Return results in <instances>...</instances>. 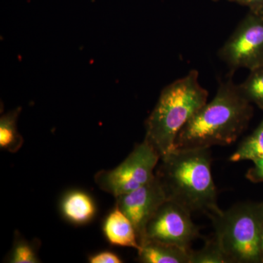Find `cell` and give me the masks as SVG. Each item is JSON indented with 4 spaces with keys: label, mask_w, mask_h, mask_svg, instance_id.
<instances>
[{
    "label": "cell",
    "mask_w": 263,
    "mask_h": 263,
    "mask_svg": "<svg viewBox=\"0 0 263 263\" xmlns=\"http://www.w3.org/2000/svg\"><path fill=\"white\" fill-rule=\"evenodd\" d=\"M219 58L233 73L263 65V19L249 11L219 50Z\"/></svg>",
    "instance_id": "obj_6"
},
{
    "label": "cell",
    "mask_w": 263,
    "mask_h": 263,
    "mask_svg": "<svg viewBox=\"0 0 263 263\" xmlns=\"http://www.w3.org/2000/svg\"><path fill=\"white\" fill-rule=\"evenodd\" d=\"M191 214L179 204L166 200L147 224L142 243L154 240L190 250L194 240L200 237Z\"/></svg>",
    "instance_id": "obj_7"
},
{
    "label": "cell",
    "mask_w": 263,
    "mask_h": 263,
    "mask_svg": "<svg viewBox=\"0 0 263 263\" xmlns=\"http://www.w3.org/2000/svg\"><path fill=\"white\" fill-rule=\"evenodd\" d=\"M238 86L249 103L263 111V65L251 70L247 79Z\"/></svg>",
    "instance_id": "obj_15"
},
{
    "label": "cell",
    "mask_w": 263,
    "mask_h": 263,
    "mask_svg": "<svg viewBox=\"0 0 263 263\" xmlns=\"http://www.w3.org/2000/svg\"><path fill=\"white\" fill-rule=\"evenodd\" d=\"M190 250L161 242L146 240L138 250V261L142 263H190Z\"/></svg>",
    "instance_id": "obj_11"
},
{
    "label": "cell",
    "mask_w": 263,
    "mask_h": 263,
    "mask_svg": "<svg viewBox=\"0 0 263 263\" xmlns=\"http://www.w3.org/2000/svg\"><path fill=\"white\" fill-rule=\"evenodd\" d=\"M89 262L91 263H122V259L118 255L110 251H103L98 252L89 257Z\"/></svg>",
    "instance_id": "obj_17"
},
{
    "label": "cell",
    "mask_w": 263,
    "mask_h": 263,
    "mask_svg": "<svg viewBox=\"0 0 263 263\" xmlns=\"http://www.w3.org/2000/svg\"><path fill=\"white\" fill-rule=\"evenodd\" d=\"M115 198L116 205L134 226L141 245L147 224L167 200L162 184L155 176L154 179L141 187Z\"/></svg>",
    "instance_id": "obj_8"
},
{
    "label": "cell",
    "mask_w": 263,
    "mask_h": 263,
    "mask_svg": "<svg viewBox=\"0 0 263 263\" xmlns=\"http://www.w3.org/2000/svg\"><path fill=\"white\" fill-rule=\"evenodd\" d=\"M160 160L158 152L144 139L115 168L97 173L95 183L115 197L130 193L154 179Z\"/></svg>",
    "instance_id": "obj_5"
},
{
    "label": "cell",
    "mask_w": 263,
    "mask_h": 263,
    "mask_svg": "<svg viewBox=\"0 0 263 263\" xmlns=\"http://www.w3.org/2000/svg\"><path fill=\"white\" fill-rule=\"evenodd\" d=\"M209 92L199 81V72L186 76L162 89L160 98L145 122L144 139L160 157L174 149L179 132L208 102Z\"/></svg>",
    "instance_id": "obj_3"
},
{
    "label": "cell",
    "mask_w": 263,
    "mask_h": 263,
    "mask_svg": "<svg viewBox=\"0 0 263 263\" xmlns=\"http://www.w3.org/2000/svg\"><path fill=\"white\" fill-rule=\"evenodd\" d=\"M249 11H251V10H249ZM252 12H253L255 14L258 15L259 17H261V18L263 19V5L259 7L257 10H253V11Z\"/></svg>",
    "instance_id": "obj_20"
},
{
    "label": "cell",
    "mask_w": 263,
    "mask_h": 263,
    "mask_svg": "<svg viewBox=\"0 0 263 263\" xmlns=\"http://www.w3.org/2000/svg\"><path fill=\"white\" fill-rule=\"evenodd\" d=\"M210 148L174 149L160 157L155 176L167 200L189 212L219 214L217 189L212 174Z\"/></svg>",
    "instance_id": "obj_2"
},
{
    "label": "cell",
    "mask_w": 263,
    "mask_h": 263,
    "mask_svg": "<svg viewBox=\"0 0 263 263\" xmlns=\"http://www.w3.org/2000/svg\"><path fill=\"white\" fill-rule=\"evenodd\" d=\"M252 116V104L230 78L219 84L215 97L179 132L174 149L233 144L248 127Z\"/></svg>",
    "instance_id": "obj_1"
},
{
    "label": "cell",
    "mask_w": 263,
    "mask_h": 263,
    "mask_svg": "<svg viewBox=\"0 0 263 263\" xmlns=\"http://www.w3.org/2000/svg\"><path fill=\"white\" fill-rule=\"evenodd\" d=\"M260 252H261V257H262V262L263 263V224H262V231H261Z\"/></svg>",
    "instance_id": "obj_21"
},
{
    "label": "cell",
    "mask_w": 263,
    "mask_h": 263,
    "mask_svg": "<svg viewBox=\"0 0 263 263\" xmlns=\"http://www.w3.org/2000/svg\"><path fill=\"white\" fill-rule=\"evenodd\" d=\"M241 5L248 7L249 10L253 11L263 5V0H230Z\"/></svg>",
    "instance_id": "obj_19"
},
{
    "label": "cell",
    "mask_w": 263,
    "mask_h": 263,
    "mask_svg": "<svg viewBox=\"0 0 263 263\" xmlns=\"http://www.w3.org/2000/svg\"><path fill=\"white\" fill-rule=\"evenodd\" d=\"M209 218L214 227V235L230 262L262 263V202H240Z\"/></svg>",
    "instance_id": "obj_4"
},
{
    "label": "cell",
    "mask_w": 263,
    "mask_h": 263,
    "mask_svg": "<svg viewBox=\"0 0 263 263\" xmlns=\"http://www.w3.org/2000/svg\"><path fill=\"white\" fill-rule=\"evenodd\" d=\"M247 179L253 183L263 182V168H256L252 167L247 171Z\"/></svg>",
    "instance_id": "obj_18"
},
{
    "label": "cell",
    "mask_w": 263,
    "mask_h": 263,
    "mask_svg": "<svg viewBox=\"0 0 263 263\" xmlns=\"http://www.w3.org/2000/svg\"><path fill=\"white\" fill-rule=\"evenodd\" d=\"M103 230L111 245L129 247L137 251L141 247L134 226L117 205L105 218Z\"/></svg>",
    "instance_id": "obj_9"
},
{
    "label": "cell",
    "mask_w": 263,
    "mask_h": 263,
    "mask_svg": "<svg viewBox=\"0 0 263 263\" xmlns=\"http://www.w3.org/2000/svg\"><path fill=\"white\" fill-rule=\"evenodd\" d=\"M262 204H263V202H262Z\"/></svg>",
    "instance_id": "obj_22"
},
{
    "label": "cell",
    "mask_w": 263,
    "mask_h": 263,
    "mask_svg": "<svg viewBox=\"0 0 263 263\" xmlns=\"http://www.w3.org/2000/svg\"><path fill=\"white\" fill-rule=\"evenodd\" d=\"M22 108H17L2 116L0 119V148L10 153L18 152L24 140L17 129V121Z\"/></svg>",
    "instance_id": "obj_12"
},
{
    "label": "cell",
    "mask_w": 263,
    "mask_h": 263,
    "mask_svg": "<svg viewBox=\"0 0 263 263\" xmlns=\"http://www.w3.org/2000/svg\"><path fill=\"white\" fill-rule=\"evenodd\" d=\"M62 216L76 226L90 222L96 215L97 207L92 197L81 190H73L66 194L61 202Z\"/></svg>",
    "instance_id": "obj_10"
},
{
    "label": "cell",
    "mask_w": 263,
    "mask_h": 263,
    "mask_svg": "<svg viewBox=\"0 0 263 263\" xmlns=\"http://www.w3.org/2000/svg\"><path fill=\"white\" fill-rule=\"evenodd\" d=\"M9 262L11 263L41 262L37 250L32 243L22 238H15L13 249L10 253Z\"/></svg>",
    "instance_id": "obj_16"
},
{
    "label": "cell",
    "mask_w": 263,
    "mask_h": 263,
    "mask_svg": "<svg viewBox=\"0 0 263 263\" xmlns=\"http://www.w3.org/2000/svg\"><path fill=\"white\" fill-rule=\"evenodd\" d=\"M263 158V118L258 127L240 143L230 157L232 162Z\"/></svg>",
    "instance_id": "obj_13"
},
{
    "label": "cell",
    "mask_w": 263,
    "mask_h": 263,
    "mask_svg": "<svg viewBox=\"0 0 263 263\" xmlns=\"http://www.w3.org/2000/svg\"><path fill=\"white\" fill-rule=\"evenodd\" d=\"M190 263H231L215 236L205 240L200 250L190 252Z\"/></svg>",
    "instance_id": "obj_14"
}]
</instances>
